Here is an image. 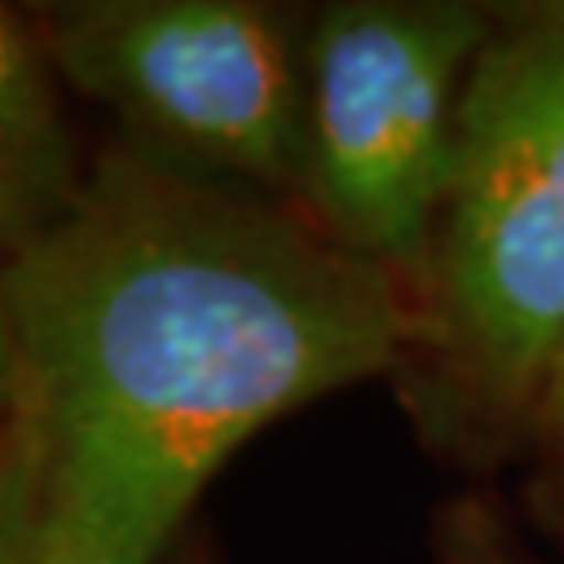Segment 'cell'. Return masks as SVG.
I'll use <instances>...</instances> for the list:
<instances>
[{
    "instance_id": "cell-11",
    "label": "cell",
    "mask_w": 564,
    "mask_h": 564,
    "mask_svg": "<svg viewBox=\"0 0 564 564\" xmlns=\"http://www.w3.org/2000/svg\"><path fill=\"white\" fill-rule=\"evenodd\" d=\"M184 564H188V561H184Z\"/></svg>"
},
{
    "instance_id": "cell-1",
    "label": "cell",
    "mask_w": 564,
    "mask_h": 564,
    "mask_svg": "<svg viewBox=\"0 0 564 564\" xmlns=\"http://www.w3.org/2000/svg\"><path fill=\"white\" fill-rule=\"evenodd\" d=\"M42 564H163L263 426L398 377L414 302L297 202L130 139L0 256Z\"/></svg>"
},
{
    "instance_id": "cell-9",
    "label": "cell",
    "mask_w": 564,
    "mask_h": 564,
    "mask_svg": "<svg viewBox=\"0 0 564 564\" xmlns=\"http://www.w3.org/2000/svg\"><path fill=\"white\" fill-rule=\"evenodd\" d=\"M18 339H13V323H9V305L0 293V440L18 423Z\"/></svg>"
},
{
    "instance_id": "cell-8",
    "label": "cell",
    "mask_w": 564,
    "mask_h": 564,
    "mask_svg": "<svg viewBox=\"0 0 564 564\" xmlns=\"http://www.w3.org/2000/svg\"><path fill=\"white\" fill-rule=\"evenodd\" d=\"M527 444L540 447L547 468L564 481V335L552 347L544 377H540V389H535Z\"/></svg>"
},
{
    "instance_id": "cell-3",
    "label": "cell",
    "mask_w": 564,
    "mask_h": 564,
    "mask_svg": "<svg viewBox=\"0 0 564 564\" xmlns=\"http://www.w3.org/2000/svg\"><path fill=\"white\" fill-rule=\"evenodd\" d=\"M489 25L494 9L464 0H339L305 21L293 202L405 289L423 276Z\"/></svg>"
},
{
    "instance_id": "cell-4",
    "label": "cell",
    "mask_w": 564,
    "mask_h": 564,
    "mask_svg": "<svg viewBox=\"0 0 564 564\" xmlns=\"http://www.w3.org/2000/svg\"><path fill=\"white\" fill-rule=\"evenodd\" d=\"M63 84L126 139L293 202L305 21L260 0H72L30 9Z\"/></svg>"
},
{
    "instance_id": "cell-7",
    "label": "cell",
    "mask_w": 564,
    "mask_h": 564,
    "mask_svg": "<svg viewBox=\"0 0 564 564\" xmlns=\"http://www.w3.org/2000/svg\"><path fill=\"white\" fill-rule=\"evenodd\" d=\"M440 564H544V561H535L489 506L460 502L444 519Z\"/></svg>"
},
{
    "instance_id": "cell-10",
    "label": "cell",
    "mask_w": 564,
    "mask_h": 564,
    "mask_svg": "<svg viewBox=\"0 0 564 564\" xmlns=\"http://www.w3.org/2000/svg\"><path fill=\"white\" fill-rule=\"evenodd\" d=\"M13 242H21V235H18V230H13V226H9V218L0 214V256H4V251H9Z\"/></svg>"
},
{
    "instance_id": "cell-2",
    "label": "cell",
    "mask_w": 564,
    "mask_h": 564,
    "mask_svg": "<svg viewBox=\"0 0 564 564\" xmlns=\"http://www.w3.org/2000/svg\"><path fill=\"white\" fill-rule=\"evenodd\" d=\"M410 302L393 384L423 444L468 464L523 447L564 335V0L494 9Z\"/></svg>"
},
{
    "instance_id": "cell-5",
    "label": "cell",
    "mask_w": 564,
    "mask_h": 564,
    "mask_svg": "<svg viewBox=\"0 0 564 564\" xmlns=\"http://www.w3.org/2000/svg\"><path fill=\"white\" fill-rule=\"evenodd\" d=\"M80 176L39 25L0 4V214L25 239L76 197Z\"/></svg>"
},
{
    "instance_id": "cell-6",
    "label": "cell",
    "mask_w": 564,
    "mask_h": 564,
    "mask_svg": "<svg viewBox=\"0 0 564 564\" xmlns=\"http://www.w3.org/2000/svg\"><path fill=\"white\" fill-rule=\"evenodd\" d=\"M0 564H42L39 473L18 423L0 440Z\"/></svg>"
}]
</instances>
